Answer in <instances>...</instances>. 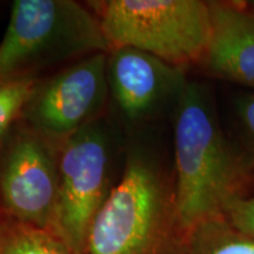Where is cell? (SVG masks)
I'll return each instance as SVG.
<instances>
[{
  "mask_svg": "<svg viewBox=\"0 0 254 254\" xmlns=\"http://www.w3.org/2000/svg\"><path fill=\"white\" fill-rule=\"evenodd\" d=\"M174 211L178 226L190 233L222 218L237 196L239 171L222 135L207 92L186 82L176 105Z\"/></svg>",
  "mask_w": 254,
  "mask_h": 254,
  "instance_id": "6da1fadb",
  "label": "cell"
},
{
  "mask_svg": "<svg viewBox=\"0 0 254 254\" xmlns=\"http://www.w3.org/2000/svg\"><path fill=\"white\" fill-rule=\"evenodd\" d=\"M172 221L174 189L157 161L134 146L94 219L87 254H164Z\"/></svg>",
  "mask_w": 254,
  "mask_h": 254,
  "instance_id": "7a4b0ae2",
  "label": "cell"
},
{
  "mask_svg": "<svg viewBox=\"0 0 254 254\" xmlns=\"http://www.w3.org/2000/svg\"><path fill=\"white\" fill-rule=\"evenodd\" d=\"M110 50L91 7L73 0H15L0 44V78L36 74L57 63Z\"/></svg>",
  "mask_w": 254,
  "mask_h": 254,
  "instance_id": "3957f363",
  "label": "cell"
},
{
  "mask_svg": "<svg viewBox=\"0 0 254 254\" xmlns=\"http://www.w3.org/2000/svg\"><path fill=\"white\" fill-rule=\"evenodd\" d=\"M92 2L112 47H132L185 68L204 58L211 38L209 1L107 0Z\"/></svg>",
  "mask_w": 254,
  "mask_h": 254,
  "instance_id": "277c9868",
  "label": "cell"
},
{
  "mask_svg": "<svg viewBox=\"0 0 254 254\" xmlns=\"http://www.w3.org/2000/svg\"><path fill=\"white\" fill-rule=\"evenodd\" d=\"M113 139L100 119L60 142L52 233L72 254H87L88 236L113 184Z\"/></svg>",
  "mask_w": 254,
  "mask_h": 254,
  "instance_id": "5b68a950",
  "label": "cell"
},
{
  "mask_svg": "<svg viewBox=\"0 0 254 254\" xmlns=\"http://www.w3.org/2000/svg\"><path fill=\"white\" fill-rule=\"evenodd\" d=\"M59 142L19 122L0 144V211L52 232L59 185Z\"/></svg>",
  "mask_w": 254,
  "mask_h": 254,
  "instance_id": "8992f818",
  "label": "cell"
},
{
  "mask_svg": "<svg viewBox=\"0 0 254 254\" xmlns=\"http://www.w3.org/2000/svg\"><path fill=\"white\" fill-rule=\"evenodd\" d=\"M107 53H95L39 80L20 122L56 142L100 119L110 97L106 80Z\"/></svg>",
  "mask_w": 254,
  "mask_h": 254,
  "instance_id": "52a82bcc",
  "label": "cell"
},
{
  "mask_svg": "<svg viewBox=\"0 0 254 254\" xmlns=\"http://www.w3.org/2000/svg\"><path fill=\"white\" fill-rule=\"evenodd\" d=\"M106 80L120 113L132 123L150 118L170 99L178 101L187 82L183 68L125 46L107 52Z\"/></svg>",
  "mask_w": 254,
  "mask_h": 254,
  "instance_id": "ba28073f",
  "label": "cell"
},
{
  "mask_svg": "<svg viewBox=\"0 0 254 254\" xmlns=\"http://www.w3.org/2000/svg\"><path fill=\"white\" fill-rule=\"evenodd\" d=\"M211 38L200 64L208 74L254 88V9L209 1Z\"/></svg>",
  "mask_w": 254,
  "mask_h": 254,
  "instance_id": "9c48e42d",
  "label": "cell"
},
{
  "mask_svg": "<svg viewBox=\"0 0 254 254\" xmlns=\"http://www.w3.org/2000/svg\"><path fill=\"white\" fill-rule=\"evenodd\" d=\"M0 254H72L52 232L24 224L0 211Z\"/></svg>",
  "mask_w": 254,
  "mask_h": 254,
  "instance_id": "30bf717a",
  "label": "cell"
},
{
  "mask_svg": "<svg viewBox=\"0 0 254 254\" xmlns=\"http://www.w3.org/2000/svg\"><path fill=\"white\" fill-rule=\"evenodd\" d=\"M225 222L218 218L190 232L193 254H254V238L232 230Z\"/></svg>",
  "mask_w": 254,
  "mask_h": 254,
  "instance_id": "8fae6325",
  "label": "cell"
},
{
  "mask_svg": "<svg viewBox=\"0 0 254 254\" xmlns=\"http://www.w3.org/2000/svg\"><path fill=\"white\" fill-rule=\"evenodd\" d=\"M39 80L36 74L0 78V144L20 122L25 106Z\"/></svg>",
  "mask_w": 254,
  "mask_h": 254,
  "instance_id": "7c38bea8",
  "label": "cell"
},
{
  "mask_svg": "<svg viewBox=\"0 0 254 254\" xmlns=\"http://www.w3.org/2000/svg\"><path fill=\"white\" fill-rule=\"evenodd\" d=\"M224 215L231 227L254 238V195L250 198H241L237 195L227 202Z\"/></svg>",
  "mask_w": 254,
  "mask_h": 254,
  "instance_id": "4fadbf2b",
  "label": "cell"
},
{
  "mask_svg": "<svg viewBox=\"0 0 254 254\" xmlns=\"http://www.w3.org/2000/svg\"><path fill=\"white\" fill-rule=\"evenodd\" d=\"M237 114L254 144V93L244 94L238 99Z\"/></svg>",
  "mask_w": 254,
  "mask_h": 254,
  "instance_id": "5bb4252c",
  "label": "cell"
}]
</instances>
